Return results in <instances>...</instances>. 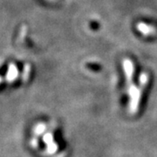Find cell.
I'll use <instances>...</instances> for the list:
<instances>
[{
    "label": "cell",
    "instance_id": "6da1fadb",
    "mask_svg": "<svg viewBox=\"0 0 157 157\" xmlns=\"http://www.w3.org/2000/svg\"><path fill=\"white\" fill-rule=\"evenodd\" d=\"M43 140L45 145L46 151L50 153V155H53V153H55L58 150V145L54 141L53 135L51 134V132H48L47 134H45L43 137Z\"/></svg>",
    "mask_w": 157,
    "mask_h": 157
},
{
    "label": "cell",
    "instance_id": "7a4b0ae2",
    "mask_svg": "<svg viewBox=\"0 0 157 157\" xmlns=\"http://www.w3.org/2000/svg\"><path fill=\"white\" fill-rule=\"evenodd\" d=\"M18 74H19L18 68L17 67V66L15 64L11 63L8 67V71H7V73H6V81L9 82V83L14 82L17 78V77H18Z\"/></svg>",
    "mask_w": 157,
    "mask_h": 157
},
{
    "label": "cell",
    "instance_id": "3957f363",
    "mask_svg": "<svg viewBox=\"0 0 157 157\" xmlns=\"http://www.w3.org/2000/svg\"><path fill=\"white\" fill-rule=\"evenodd\" d=\"M2 80H3V78H2V76H0V83L2 82Z\"/></svg>",
    "mask_w": 157,
    "mask_h": 157
}]
</instances>
